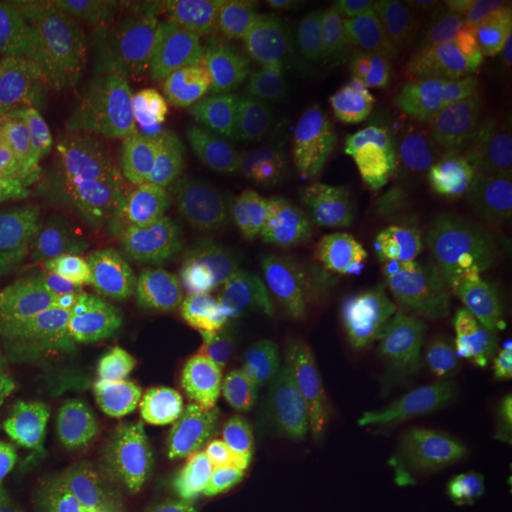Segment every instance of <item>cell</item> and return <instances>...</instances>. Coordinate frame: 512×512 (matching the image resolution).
<instances>
[{
	"instance_id": "cell-1",
	"label": "cell",
	"mask_w": 512,
	"mask_h": 512,
	"mask_svg": "<svg viewBox=\"0 0 512 512\" xmlns=\"http://www.w3.org/2000/svg\"><path fill=\"white\" fill-rule=\"evenodd\" d=\"M67 55L76 78L73 128L97 179L148 177L173 124V80L158 42L116 18L105 2H21Z\"/></svg>"
},
{
	"instance_id": "cell-2",
	"label": "cell",
	"mask_w": 512,
	"mask_h": 512,
	"mask_svg": "<svg viewBox=\"0 0 512 512\" xmlns=\"http://www.w3.org/2000/svg\"><path fill=\"white\" fill-rule=\"evenodd\" d=\"M264 194L256 160L243 150L188 147L135 239L131 264L243 279L274 268Z\"/></svg>"
},
{
	"instance_id": "cell-3",
	"label": "cell",
	"mask_w": 512,
	"mask_h": 512,
	"mask_svg": "<svg viewBox=\"0 0 512 512\" xmlns=\"http://www.w3.org/2000/svg\"><path fill=\"white\" fill-rule=\"evenodd\" d=\"M319 42L253 29L219 50L192 55L184 71L188 147L219 145L251 158L298 141Z\"/></svg>"
},
{
	"instance_id": "cell-4",
	"label": "cell",
	"mask_w": 512,
	"mask_h": 512,
	"mask_svg": "<svg viewBox=\"0 0 512 512\" xmlns=\"http://www.w3.org/2000/svg\"><path fill=\"white\" fill-rule=\"evenodd\" d=\"M78 378L82 389L143 421L186 458L219 444L253 387L247 359L143 365L93 355Z\"/></svg>"
},
{
	"instance_id": "cell-5",
	"label": "cell",
	"mask_w": 512,
	"mask_h": 512,
	"mask_svg": "<svg viewBox=\"0 0 512 512\" xmlns=\"http://www.w3.org/2000/svg\"><path fill=\"white\" fill-rule=\"evenodd\" d=\"M95 355L143 365L247 359L203 283L179 268L150 264H131L118 277Z\"/></svg>"
},
{
	"instance_id": "cell-6",
	"label": "cell",
	"mask_w": 512,
	"mask_h": 512,
	"mask_svg": "<svg viewBox=\"0 0 512 512\" xmlns=\"http://www.w3.org/2000/svg\"><path fill=\"white\" fill-rule=\"evenodd\" d=\"M99 183L78 129L40 114L0 120V232L44 213L88 217Z\"/></svg>"
},
{
	"instance_id": "cell-7",
	"label": "cell",
	"mask_w": 512,
	"mask_h": 512,
	"mask_svg": "<svg viewBox=\"0 0 512 512\" xmlns=\"http://www.w3.org/2000/svg\"><path fill=\"white\" fill-rule=\"evenodd\" d=\"M344 387L361 429L387 458L427 463L458 437L461 408L420 366L365 355L348 366Z\"/></svg>"
},
{
	"instance_id": "cell-8",
	"label": "cell",
	"mask_w": 512,
	"mask_h": 512,
	"mask_svg": "<svg viewBox=\"0 0 512 512\" xmlns=\"http://www.w3.org/2000/svg\"><path fill=\"white\" fill-rule=\"evenodd\" d=\"M406 110L401 74L344 44H319L298 133L302 156L327 162L359 137L404 129Z\"/></svg>"
},
{
	"instance_id": "cell-9",
	"label": "cell",
	"mask_w": 512,
	"mask_h": 512,
	"mask_svg": "<svg viewBox=\"0 0 512 512\" xmlns=\"http://www.w3.org/2000/svg\"><path fill=\"white\" fill-rule=\"evenodd\" d=\"M342 410L338 384L300 366L272 372L253 385L245 403L215 446L222 467L234 471L255 454L293 456L329 435Z\"/></svg>"
},
{
	"instance_id": "cell-10",
	"label": "cell",
	"mask_w": 512,
	"mask_h": 512,
	"mask_svg": "<svg viewBox=\"0 0 512 512\" xmlns=\"http://www.w3.org/2000/svg\"><path fill=\"white\" fill-rule=\"evenodd\" d=\"M232 473L251 512H351L366 494L361 454L332 431L293 456L243 459Z\"/></svg>"
},
{
	"instance_id": "cell-11",
	"label": "cell",
	"mask_w": 512,
	"mask_h": 512,
	"mask_svg": "<svg viewBox=\"0 0 512 512\" xmlns=\"http://www.w3.org/2000/svg\"><path fill=\"white\" fill-rule=\"evenodd\" d=\"M404 129L421 156L423 188H452L473 179L499 148V122L458 86L425 80L408 95Z\"/></svg>"
},
{
	"instance_id": "cell-12",
	"label": "cell",
	"mask_w": 512,
	"mask_h": 512,
	"mask_svg": "<svg viewBox=\"0 0 512 512\" xmlns=\"http://www.w3.org/2000/svg\"><path fill=\"white\" fill-rule=\"evenodd\" d=\"M80 420L48 408L0 423V512H55L80 456Z\"/></svg>"
},
{
	"instance_id": "cell-13",
	"label": "cell",
	"mask_w": 512,
	"mask_h": 512,
	"mask_svg": "<svg viewBox=\"0 0 512 512\" xmlns=\"http://www.w3.org/2000/svg\"><path fill=\"white\" fill-rule=\"evenodd\" d=\"M175 484L128 429L109 427L82 446L61 501V512L158 511Z\"/></svg>"
},
{
	"instance_id": "cell-14",
	"label": "cell",
	"mask_w": 512,
	"mask_h": 512,
	"mask_svg": "<svg viewBox=\"0 0 512 512\" xmlns=\"http://www.w3.org/2000/svg\"><path fill=\"white\" fill-rule=\"evenodd\" d=\"M71 61L23 4H0V109L54 116L73 126Z\"/></svg>"
},
{
	"instance_id": "cell-15",
	"label": "cell",
	"mask_w": 512,
	"mask_h": 512,
	"mask_svg": "<svg viewBox=\"0 0 512 512\" xmlns=\"http://www.w3.org/2000/svg\"><path fill=\"white\" fill-rule=\"evenodd\" d=\"M372 274L387 308L423 342L448 349L476 344L478 304L456 281L399 251L376 256Z\"/></svg>"
},
{
	"instance_id": "cell-16",
	"label": "cell",
	"mask_w": 512,
	"mask_h": 512,
	"mask_svg": "<svg viewBox=\"0 0 512 512\" xmlns=\"http://www.w3.org/2000/svg\"><path fill=\"white\" fill-rule=\"evenodd\" d=\"M448 0L332 2L329 25L338 44L401 74L435 57L440 18Z\"/></svg>"
},
{
	"instance_id": "cell-17",
	"label": "cell",
	"mask_w": 512,
	"mask_h": 512,
	"mask_svg": "<svg viewBox=\"0 0 512 512\" xmlns=\"http://www.w3.org/2000/svg\"><path fill=\"white\" fill-rule=\"evenodd\" d=\"M476 194L465 186L404 196L380 215L399 253L454 279H471Z\"/></svg>"
},
{
	"instance_id": "cell-18",
	"label": "cell",
	"mask_w": 512,
	"mask_h": 512,
	"mask_svg": "<svg viewBox=\"0 0 512 512\" xmlns=\"http://www.w3.org/2000/svg\"><path fill=\"white\" fill-rule=\"evenodd\" d=\"M421 156L406 129L359 137L327 160L330 200L351 215H382L420 183Z\"/></svg>"
},
{
	"instance_id": "cell-19",
	"label": "cell",
	"mask_w": 512,
	"mask_h": 512,
	"mask_svg": "<svg viewBox=\"0 0 512 512\" xmlns=\"http://www.w3.org/2000/svg\"><path fill=\"white\" fill-rule=\"evenodd\" d=\"M317 293L313 274L275 264L245 279L239 330L245 353L270 372L294 365L310 327Z\"/></svg>"
},
{
	"instance_id": "cell-20",
	"label": "cell",
	"mask_w": 512,
	"mask_h": 512,
	"mask_svg": "<svg viewBox=\"0 0 512 512\" xmlns=\"http://www.w3.org/2000/svg\"><path fill=\"white\" fill-rule=\"evenodd\" d=\"M310 327L294 366L334 376L365 348L370 332V293L357 272L338 260L317 272Z\"/></svg>"
},
{
	"instance_id": "cell-21",
	"label": "cell",
	"mask_w": 512,
	"mask_h": 512,
	"mask_svg": "<svg viewBox=\"0 0 512 512\" xmlns=\"http://www.w3.org/2000/svg\"><path fill=\"white\" fill-rule=\"evenodd\" d=\"M0 260L6 279L25 300L42 330L48 346V368L57 374L80 355L82 336L65 319L54 249L35 232L12 228L0 232Z\"/></svg>"
},
{
	"instance_id": "cell-22",
	"label": "cell",
	"mask_w": 512,
	"mask_h": 512,
	"mask_svg": "<svg viewBox=\"0 0 512 512\" xmlns=\"http://www.w3.org/2000/svg\"><path fill=\"white\" fill-rule=\"evenodd\" d=\"M266 230L274 253L285 258V268L313 274L325 262L336 228V209L329 194L308 177H289L266 188Z\"/></svg>"
},
{
	"instance_id": "cell-23",
	"label": "cell",
	"mask_w": 512,
	"mask_h": 512,
	"mask_svg": "<svg viewBox=\"0 0 512 512\" xmlns=\"http://www.w3.org/2000/svg\"><path fill=\"white\" fill-rule=\"evenodd\" d=\"M116 18L192 55L222 48L241 18L234 0H107Z\"/></svg>"
},
{
	"instance_id": "cell-24",
	"label": "cell",
	"mask_w": 512,
	"mask_h": 512,
	"mask_svg": "<svg viewBox=\"0 0 512 512\" xmlns=\"http://www.w3.org/2000/svg\"><path fill=\"white\" fill-rule=\"evenodd\" d=\"M512 38L511 6L495 0H448L435 57L463 80L486 78Z\"/></svg>"
},
{
	"instance_id": "cell-25",
	"label": "cell",
	"mask_w": 512,
	"mask_h": 512,
	"mask_svg": "<svg viewBox=\"0 0 512 512\" xmlns=\"http://www.w3.org/2000/svg\"><path fill=\"white\" fill-rule=\"evenodd\" d=\"M16 228L35 232L54 249L63 289V308L69 327L78 330L80 321L92 313L105 296V272L80 222L63 213H44Z\"/></svg>"
},
{
	"instance_id": "cell-26",
	"label": "cell",
	"mask_w": 512,
	"mask_h": 512,
	"mask_svg": "<svg viewBox=\"0 0 512 512\" xmlns=\"http://www.w3.org/2000/svg\"><path fill=\"white\" fill-rule=\"evenodd\" d=\"M459 427L488 475L512 473V384L490 380L463 404Z\"/></svg>"
},
{
	"instance_id": "cell-27",
	"label": "cell",
	"mask_w": 512,
	"mask_h": 512,
	"mask_svg": "<svg viewBox=\"0 0 512 512\" xmlns=\"http://www.w3.org/2000/svg\"><path fill=\"white\" fill-rule=\"evenodd\" d=\"M469 281L512 285V196L476 194Z\"/></svg>"
},
{
	"instance_id": "cell-28",
	"label": "cell",
	"mask_w": 512,
	"mask_h": 512,
	"mask_svg": "<svg viewBox=\"0 0 512 512\" xmlns=\"http://www.w3.org/2000/svg\"><path fill=\"white\" fill-rule=\"evenodd\" d=\"M0 355L33 359L48 368L46 338L8 279L0 285Z\"/></svg>"
},
{
	"instance_id": "cell-29",
	"label": "cell",
	"mask_w": 512,
	"mask_h": 512,
	"mask_svg": "<svg viewBox=\"0 0 512 512\" xmlns=\"http://www.w3.org/2000/svg\"><path fill=\"white\" fill-rule=\"evenodd\" d=\"M241 16L255 19L258 29L315 37L329 25L332 2H239Z\"/></svg>"
},
{
	"instance_id": "cell-30",
	"label": "cell",
	"mask_w": 512,
	"mask_h": 512,
	"mask_svg": "<svg viewBox=\"0 0 512 512\" xmlns=\"http://www.w3.org/2000/svg\"><path fill=\"white\" fill-rule=\"evenodd\" d=\"M59 385L57 376L38 361L0 355V406L52 399Z\"/></svg>"
},
{
	"instance_id": "cell-31",
	"label": "cell",
	"mask_w": 512,
	"mask_h": 512,
	"mask_svg": "<svg viewBox=\"0 0 512 512\" xmlns=\"http://www.w3.org/2000/svg\"><path fill=\"white\" fill-rule=\"evenodd\" d=\"M370 512H469L458 499L437 486L414 478L389 488Z\"/></svg>"
},
{
	"instance_id": "cell-32",
	"label": "cell",
	"mask_w": 512,
	"mask_h": 512,
	"mask_svg": "<svg viewBox=\"0 0 512 512\" xmlns=\"http://www.w3.org/2000/svg\"><path fill=\"white\" fill-rule=\"evenodd\" d=\"M476 344L512 370V296L478 304Z\"/></svg>"
},
{
	"instance_id": "cell-33",
	"label": "cell",
	"mask_w": 512,
	"mask_h": 512,
	"mask_svg": "<svg viewBox=\"0 0 512 512\" xmlns=\"http://www.w3.org/2000/svg\"><path fill=\"white\" fill-rule=\"evenodd\" d=\"M495 107L512 124V38L505 52L486 76Z\"/></svg>"
},
{
	"instance_id": "cell-34",
	"label": "cell",
	"mask_w": 512,
	"mask_h": 512,
	"mask_svg": "<svg viewBox=\"0 0 512 512\" xmlns=\"http://www.w3.org/2000/svg\"><path fill=\"white\" fill-rule=\"evenodd\" d=\"M492 183H494L492 190L512 196V141L501 148L497 154Z\"/></svg>"
},
{
	"instance_id": "cell-35",
	"label": "cell",
	"mask_w": 512,
	"mask_h": 512,
	"mask_svg": "<svg viewBox=\"0 0 512 512\" xmlns=\"http://www.w3.org/2000/svg\"><path fill=\"white\" fill-rule=\"evenodd\" d=\"M175 512H243L238 505L228 499V497H209V499H200V501H190L184 503Z\"/></svg>"
},
{
	"instance_id": "cell-36",
	"label": "cell",
	"mask_w": 512,
	"mask_h": 512,
	"mask_svg": "<svg viewBox=\"0 0 512 512\" xmlns=\"http://www.w3.org/2000/svg\"><path fill=\"white\" fill-rule=\"evenodd\" d=\"M6 281V275H4V268H2V260H0V285Z\"/></svg>"
},
{
	"instance_id": "cell-37",
	"label": "cell",
	"mask_w": 512,
	"mask_h": 512,
	"mask_svg": "<svg viewBox=\"0 0 512 512\" xmlns=\"http://www.w3.org/2000/svg\"><path fill=\"white\" fill-rule=\"evenodd\" d=\"M124 512H158V511H147V509H135V511H124Z\"/></svg>"
}]
</instances>
